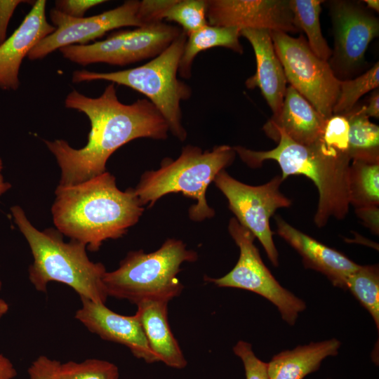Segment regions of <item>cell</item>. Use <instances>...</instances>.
Instances as JSON below:
<instances>
[{
	"label": "cell",
	"mask_w": 379,
	"mask_h": 379,
	"mask_svg": "<svg viewBox=\"0 0 379 379\" xmlns=\"http://www.w3.org/2000/svg\"><path fill=\"white\" fill-rule=\"evenodd\" d=\"M208 25L297 33L289 0H208Z\"/></svg>",
	"instance_id": "13"
},
{
	"label": "cell",
	"mask_w": 379,
	"mask_h": 379,
	"mask_svg": "<svg viewBox=\"0 0 379 379\" xmlns=\"http://www.w3.org/2000/svg\"><path fill=\"white\" fill-rule=\"evenodd\" d=\"M326 121L305 98L288 86L281 110L272 115L262 130L274 141L281 132L294 142L308 145L321 138Z\"/></svg>",
	"instance_id": "18"
},
{
	"label": "cell",
	"mask_w": 379,
	"mask_h": 379,
	"mask_svg": "<svg viewBox=\"0 0 379 379\" xmlns=\"http://www.w3.org/2000/svg\"><path fill=\"white\" fill-rule=\"evenodd\" d=\"M182 32L177 26L161 22L128 30L122 47L121 65L157 57L164 51Z\"/></svg>",
	"instance_id": "21"
},
{
	"label": "cell",
	"mask_w": 379,
	"mask_h": 379,
	"mask_svg": "<svg viewBox=\"0 0 379 379\" xmlns=\"http://www.w3.org/2000/svg\"><path fill=\"white\" fill-rule=\"evenodd\" d=\"M356 213L364 224L374 234L379 233L378 206H371L356 208Z\"/></svg>",
	"instance_id": "37"
},
{
	"label": "cell",
	"mask_w": 379,
	"mask_h": 379,
	"mask_svg": "<svg viewBox=\"0 0 379 379\" xmlns=\"http://www.w3.org/2000/svg\"><path fill=\"white\" fill-rule=\"evenodd\" d=\"M321 0H289L293 23L297 29L303 31L312 52L319 58L328 61L332 50L324 39L320 24Z\"/></svg>",
	"instance_id": "25"
},
{
	"label": "cell",
	"mask_w": 379,
	"mask_h": 379,
	"mask_svg": "<svg viewBox=\"0 0 379 379\" xmlns=\"http://www.w3.org/2000/svg\"><path fill=\"white\" fill-rule=\"evenodd\" d=\"M26 1L13 0L2 1L0 0V45L6 40V34L8 25L11 15L15 8L21 3Z\"/></svg>",
	"instance_id": "36"
},
{
	"label": "cell",
	"mask_w": 379,
	"mask_h": 379,
	"mask_svg": "<svg viewBox=\"0 0 379 379\" xmlns=\"http://www.w3.org/2000/svg\"><path fill=\"white\" fill-rule=\"evenodd\" d=\"M175 1V0H144L140 1L138 16L142 25L161 22L164 14Z\"/></svg>",
	"instance_id": "33"
},
{
	"label": "cell",
	"mask_w": 379,
	"mask_h": 379,
	"mask_svg": "<svg viewBox=\"0 0 379 379\" xmlns=\"http://www.w3.org/2000/svg\"><path fill=\"white\" fill-rule=\"evenodd\" d=\"M128 30L114 32L105 40L86 45H70L60 48L63 57L81 65L105 62L121 65V55Z\"/></svg>",
	"instance_id": "26"
},
{
	"label": "cell",
	"mask_w": 379,
	"mask_h": 379,
	"mask_svg": "<svg viewBox=\"0 0 379 379\" xmlns=\"http://www.w3.org/2000/svg\"><path fill=\"white\" fill-rule=\"evenodd\" d=\"M80 299L81 306L77 310L75 319L90 332L105 340L126 346L135 357L147 364L158 362L135 314L121 315L104 303L85 298Z\"/></svg>",
	"instance_id": "14"
},
{
	"label": "cell",
	"mask_w": 379,
	"mask_h": 379,
	"mask_svg": "<svg viewBox=\"0 0 379 379\" xmlns=\"http://www.w3.org/2000/svg\"><path fill=\"white\" fill-rule=\"evenodd\" d=\"M168 302L144 300L136 305L138 317L149 347L159 361L175 369L187 365L168 319Z\"/></svg>",
	"instance_id": "19"
},
{
	"label": "cell",
	"mask_w": 379,
	"mask_h": 379,
	"mask_svg": "<svg viewBox=\"0 0 379 379\" xmlns=\"http://www.w3.org/2000/svg\"><path fill=\"white\" fill-rule=\"evenodd\" d=\"M55 194V227L92 252L107 239L122 237L145 210L133 188L120 190L115 177L107 171L77 185H58Z\"/></svg>",
	"instance_id": "2"
},
{
	"label": "cell",
	"mask_w": 379,
	"mask_h": 379,
	"mask_svg": "<svg viewBox=\"0 0 379 379\" xmlns=\"http://www.w3.org/2000/svg\"><path fill=\"white\" fill-rule=\"evenodd\" d=\"M186 41L187 35L182 31L164 51L143 65L107 73L76 70L72 82L105 80L142 93L162 114L169 131L183 141L187 132L181 122L180 102L190 98L192 90L177 75Z\"/></svg>",
	"instance_id": "7"
},
{
	"label": "cell",
	"mask_w": 379,
	"mask_h": 379,
	"mask_svg": "<svg viewBox=\"0 0 379 379\" xmlns=\"http://www.w3.org/2000/svg\"><path fill=\"white\" fill-rule=\"evenodd\" d=\"M2 287V283L0 281V291ZM9 310L8 304L3 299L0 298V318L7 313Z\"/></svg>",
	"instance_id": "42"
},
{
	"label": "cell",
	"mask_w": 379,
	"mask_h": 379,
	"mask_svg": "<svg viewBox=\"0 0 379 379\" xmlns=\"http://www.w3.org/2000/svg\"><path fill=\"white\" fill-rule=\"evenodd\" d=\"M349 290L371 315L379 328V270L376 265H360L346 281Z\"/></svg>",
	"instance_id": "27"
},
{
	"label": "cell",
	"mask_w": 379,
	"mask_h": 379,
	"mask_svg": "<svg viewBox=\"0 0 379 379\" xmlns=\"http://www.w3.org/2000/svg\"><path fill=\"white\" fill-rule=\"evenodd\" d=\"M240 36L252 46L256 61V72L246 79L245 84L248 88H258L273 115H276L282 107L288 82L270 30L244 29L240 31Z\"/></svg>",
	"instance_id": "17"
},
{
	"label": "cell",
	"mask_w": 379,
	"mask_h": 379,
	"mask_svg": "<svg viewBox=\"0 0 379 379\" xmlns=\"http://www.w3.org/2000/svg\"><path fill=\"white\" fill-rule=\"evenodd\" d=\"M283 181L281 175H276L265 184L251 186L236 180L225 170L220 171L213 180L227 199L229 208L235 218L259 240L275 267L279 265V253L270 220L277 209L291 205V199L279 190Z\"/></svg>",
	"instance_id": "10"
},
{
	"label": "cell",
	"mask_w": 379,
	"mask_h": 379,
	"mask_svg": "<svg viewBox=\"0 0 379 379\" xmlns=\"http://www.w3.org/2000/svg\"><path fill=\"white\" fill-rule=\"evenodd\" d=\"M274 48L290 86L293 87L326 119L333 115L340 80L328 61L317 57L300 35L270 30Z\"/></svg>",
	"instance_id": "8"
},
{
	"label": "cell",
	"mask_w": 379,
	"mask_h": 379,
	"mask_svg": "<svg viewBox=\"0 0 379 379\" xmlns=\"http://www.w3.org/2000/svg\"><path fill=\"white\" fill-rule=\"evenodd\" d=\"M45 0L34 2L20 25L0 45V88L16 90L22 60L55 27L47 22Z\"/></svg>",
	"instance_id": "15"
},
{
	"label": "cell",
	"mask_w": 379,
	"mask_h": 379,
	"mask_svg": "<svg viewBox=\"0 0 379 379\" xmlns=\"http://www.w3.org/2000/svg\"><path fill=\"white\" fill-rule=\"evenodd\" d=\"M233 352L243 362L246 379H270L267 364L255 356L251 344L239 340L234 346Z\"/></svg>",
	"instance_id": "32"
},
{
	"label": "cell",
	"mask_w": 379,
	"mask_h": 379,
	"mask_svg": "<svg viewBox=\"0 0 379 379\" xmlns=\"http://www.w3.org/2000/svg\"><path fill=\"white\" fill-rule=\"evenodd\" d=\"M240 31L237 27L207 25L189 34L179 62V75L185 79L191 77L192 62L195 57L203 51L221 46L242 54L243 46L239 41Z\"/></svg>",
	"instance_id": "22"
},
{
	"label": "cell",
	"mask_w": 379,
	"mask_h": 379,
	"mask_svg": "<svg viewBox=\"0 0 379 379\" xmlns=\"http://www.w3.org/2000/svg\"><path fill=\"white\" fill-rule=\"evenodd\" d=\"M345 115L349 122V149L351 159L379 161V127L357 104Z\"/></svg>",
	"instance_id": "23"
},
{
	"label": "cell",
	"mask_w": 379,
	"mask_h": 379,
	"mask_svg": "<svg viewBox=\"0 0 379 379\" xmlns=\"http://www.w3.org/2000/svg\"><path fill=\"white\" fill-rule=\"evenodd\" d=\"M60 379H119L118 367L108 361L88 359L82 362L60 364Z\"/></svg>",
	"instance_id": "30"
},
{
	"label": "cell",
	"mask_w": 379,
	"mask_h": 379,
	"mask_svg": "<svg viewBox=\"0 0 379 379\" xmlns=\"http://www.w3.org/2000/svg\"><path fill=\"white\" fill-rule=\"evenodd\" d=\"M349 128V122L345 115L333 114L326 119L322 140L328 147L348 154Z\"/></svg>",
	"instance_id": "31"
},
{
	"label": "cell",
	"mask_w": 379,
	"mask_h": 379,
	"mask_svg": "<svg viewBox=\"0 0 379 379\" xmlns=\"http://www.w3.org/2000/svg\"><path fill=\"white\" fill-rule=\"evenodd\" d=\"M340 342L332 338L298 346L274 355L267 364L270 379H303L317 371L322 361L338 353Z\"/></svg>",
	"instance_id": "20"
},
{
	"label": "cell",
	"mask_w": 379,
	"mask_h": 379,
	"mask_svg": "<svg viewBox=\"0 0 379 379\" xmlns=\"http://www.w3.org/2000/svg\"><path fill=\"white\" fill-rule=\"evenodd\" d=\"M362 2L366 4V7L369 10L378 13L379 11V1L378 0H364L362 1Z\"/></svg>",
	"instance_id": "41"
},
{
	"label": "cell",
	"mask_w": 379,
	"mask_h": 379,
	"mask_svg": "<svg viewBox=\"0 0 379 379\" xmlns=\"http://www.w3.org/2000/svg\"><path fill=\"white\" fill-rule=\"evenodd\" d=\"M233 147L223 145L212 150L188 145L176 159L165 158L156 171H145L133 188L140 204L152 207L161 197L180 192L196 201L190 207L189 218L201 222L215 215L206 198V190L217 175L234 160Z\"/></svg>",
	"instance_id": "5"
},
{
	"label": "cell",
	"mask_w": 379,
	"mask_h": 379,
	"mask_svg": "<svg viewBox=\"0 0 379 379\" xmlns=\"http://www.w3.org/2000/svg\"><path fill=\"white\" fill-rule=\"evenodd\" d=\"M362 111L368 118L379 117V91L378 88L373 91L370 96L367 105H361Z\"/></svg>",
	"instance_id": "38"
},
{
	"label": "cell",
	"mask_w": 379,
	"mask_h": 379,
	"mask_svg": "<svg viewBox=\"0 0 379 379\" xmlns=\"http://www.w3.org/2000/svg\"><path fill=\"white\" fill-rule=\"evenodd\" d=\"M378 61L363 74L351 79L340 81L339 94L333 109V114H345L349 112L361 96L378 88Z\"/></svg>",
	"instance_id": "28"
},
{
	"label": "cell",
	"mask_w": 379,
	"mask_h": 379,
	"mask_svg": "<svg viewBox=\"0 0 379 379\" xmlns=\"http://www.w3.org/2000/svg\"><path fill=\"white\" fill-rule=\"evenodd\" d=\"M205 0H175L164 14V19L182 27L187 36L208 25Z\"/></svg>",
	"instance_id": "29"
},
{
	"label": "cell",
	"mask_w": 379,
	"mask_h": 379,
	"mask_svg": "<svg viewBox=\"0 0 379 379\" xmlns=\"http://www.w3.org/2000/svg\"><path fill=\"white\" fill-rule=\"evenodd\" d=\"M60 362L41 355L36 358L28 368L29 379H60Z\"/></svg>",
	"instance_id": "34"
},
{
	"label": "cell",
	"mask_w": 379,
	"mask_h": 379,
	"mask_svg": "<svg viewBox=\"0 0 379 379\" xmlns=\"http://www.w3.org/2000/svg\"><path fill=\"white\" fill-rule=\"evenodd\" d=\"M277 146L267 151H255L242 146L233 149L249 167L258 168L266 160H274L281 169V178L302 175L312 180L319 192L314 222L321 228L329 219H344L349 212V170L351 158L347 153L328 147L322 138L305 145L286 135L277 134Z\"/></svg>",
	"instance_id": "3"
},
{
	"label": "cell",
	"mask_w": 379,
	"mask_h": 379,
	"mask_svg": "<svg viewBox=\"0 0 379 379\" xmlns=\"http://www.w3.org/2000/svg\"><path fill=\"white\" fill-rule=\"evenodd\" d=\"M65 106L84 113L91 131L87 143L80 149L72 147L64 140H44L60 166V187L77 185L105 172L109 157L133 140L168 137L166 121L149 100L124 104L119 100L113 83L98 98L74 90L67 95Z\"/></svg>",
	"instance_id": "1"
},
{
	"label": "cell",
	"mask_w": 379,
	"mask_h": 379,
	"mask_svg": "<svg viewBox=\"0 0 379 379\" xmlns=\"http://www.w3.org/2000/svg\"><path fill=\"white\" fill-rule=\"evenodd\" d=\"M139 6L140 1L129 0L112 10L81 18H72L55 8H52L50 18L56 29L30 51L28 58L31 60H39L67 46L74 44L84 45L119 27H140L142 25L138 16Z\"/></svg>",
	"instance_id": "12"
},
{
	"label": "cell",
	"mask_w": 379,
	"mask_h": 379,
	"mask_svg": "<svg viewBox=\"0 0 379 379\" xmlns=\"http://www.w3.org/2000/svg\"><path fill=\"white\" fill-rule=\"evenodd\" d=\"M103 0H59L55 1V9L75 18H84L91 8L105 3Z\"/></svg>",
	"instance_id": "35"
},
{
	"label": "cell",
	"mask_w": 379,
	"mask_h": 379,
	"mask_svg": "<svg viewBox=\"0 0 379 379\" xmlns=\"http://www.w3.org/2000/svg\"><path fill=\"white\" fill-rule=\"evenodd\" d=\"M228 231L239 248L238 261L225 276L216 279L205 277V280L218 287L240 288L261 295L278 308L282 319L294 325L299 313L306 307L305 302L277 281L262 260L254 244L255 237L235 218L230 220Z\"/></svg>",
	"instance_id": "9"
},
{
	"label": "cell",
	"mask_w": 379,
	"mask_h": 379,
	"mask_svg": "<svg viewBox=\"0 0 379 379\" xmlns=\"http://www.w3.org/2000/svg\"><path fill=\"white\" fill-rule=\"evenodd\" d=\"M17 375V371L12 362L0 354V379H13Z\"/></svg>",
	"instance_id": "39"
},
{
	"label": "cell",
	"mask_w": 379,
	"mask_h": 379,
	"mask_svg": "<svg viewBox=\"0 0 379 379\" xmlns=\"http://www.w3.org/2000/svg\"><path fill=\"white\" fill-rule=\"evenodd\" d=\"M11 211L33 256L29 279L36 291L45 293L49 282L57 281L71 287L80 298L105 304L108 295L102 279L106 268L88 258L84 244L74 239L65 242L55 228L37 230L19 206Z\"/></svg>",
	"instance_id": "4"
},
{
	"label": "cell",
	"mask_w": 379,
	"mask_h": 379,
	"mask_svg": "<svg viewBox=\"0 0 379 379\" xmlns=\"http://www.w3.org/2000/svg\"><path fill=\"white\" fill-rule=\"evenodd\" d=\"M274 219L277 234L301 255L304 266L321 272L334 286L346 291L348 277L360 265L343 253L297 230L279 215Z\"/></svg>",
	"instance_id": "16"
},
{
	"label": "cell",
	"mask_w": 379,
	"mask_h": 379,
	"mask_svg": "<svg viewBox=\"0 0 379 379\" xmlns=\"http://www.w3.org/2000/svg\"><path fill=\"white\" fill-rule=\"evenodd\" d=\"M328 8L334 48L328 62L339 80L351 79L366 64L364 55L379 34V20L362 1H330Z\"/></svg>",
	"instance_id": "11"
},
{
	"label": "cell",
	"mask_w": 379,
	"mask_h": 379,
	"mask_svg": "<svg viewBox=\"0 0 379 379\" xmlns=\"http://www.w3.org/2000/svg\"><path fill=\"white\" fill-rule=\"evenodd\" d=\"M2 168L3 164L0 158V196H1L11 187V185L9 182H5L3 175L1 174Z\"/></svg>",
	"instance_id": "40"
},
{
	"label": "cell",
	"mask_w": 379,
	"mask_h": 379,
	"mask_svg": "<svg viewBox=\"0 0 379 379\" xmlns=\"http://www.w3.org/2000/svg\"><path fill=\"white\" fill-rule=\"evenodd\" d=\"M350 204L355 208L379 204V161L352 159L348 179Z\"/></svg>",
	"instance_id": "24"
},
{
	"label": "cell",
	"mask_w": 379,
	"mask_h": 379,
	"mask_svg": "<svg viewBox=\"0 0 379 379\" xmlns=\"http://www.w3.org/2000/svg\"><path fill=\"white\" fill-rule=\"evenodd\" d=\"M197 253L180 239H168L155 251H132L119 267L106 272L102 281L109 296L135 305L144 300L169 302L178 297L184 286L178 277L181 265L193 262Z\"/></svg>",
	"instance_id": "6"
}]
</instances>
